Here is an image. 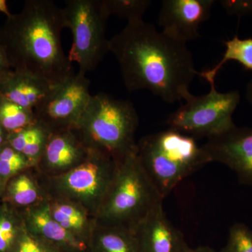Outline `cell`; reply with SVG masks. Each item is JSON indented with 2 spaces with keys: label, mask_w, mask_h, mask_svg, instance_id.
Segmentation results:
<instances>
[{
  "label": "cell",
  "mask_w": 252,
  "mask_h": 252,
  "mask_svg": "<svg viewBox=\"0 0 252 252\" xmlns=\"http://www.w3.org/2000/svg\"><path fill=\"white\" fill-rule=\"evenodd\" d=\"M91 82L78 72L54 86L49 95L34 110L36 122L54 131L75 128L90 102Z\"/></svg>",
  "instance_id": "9c48e42d"
},
{
  "label": "cell",
  "mask_w": 252,
  "mask_h": 252,
  "mask_svg": "<svg viewBox=\"0 0 252 252\" xmlns=\"http://www.w3.org/2000/svg\"><path fill=\"white\" fill-rule=\"evenodd\" d=\"M162 201L141 162L136 146L119 159L112 186L96 215V224L132 230Z\"/></svg>",
  "instance_id": "277c9868"
},
{
  "label": "cell",
  "mask_w": 252,
  "mask_h": 252,
  "mask_svg": "<svg viewBox=\"0 0 252 252\" xmlns=\"http://www.w3.org/2000/svg\"><path fill=\"white\" fill-rule=\"evenodd\" d=\"M20 212L25 226L34 236L77 250L84 248V242L71 234L53 218L49 202H39Z\"/></svg>",
  "instance_id": "9a60e30c"
},
{
  "label": "cell",
  "mask_w": 252,
  "mask_h": 252,
  "mask_svg": "<svg viewBox=\"0 0 252 252\" xmlns=\"http://www.w3.org/2000/svg\"><path fill=\"white\" fill-rule=\"evenodd\" d=\"M34 165L12 147L6 143L0 149V190L1 195L5 186L14 176Z\"/></svg>",
  "instance_id": "603a6c76"
},
{
  "label": "cell",
  "mask_w": 252,
  "mask_h": 252,
  "mask_svg": "<svg viewBox=\"0 0 252 252\" xmlns=\"http://www.w3.org/2000/svg\"><path fill=\"white\" fill-rule=\"evenodd\" d=\"M63 8L51 0H28L0 27V44L11 69L29 73L56 86L74 75L63 51Z\"/></svg>",
  "instance_id": "7a4b0ae2"
},
{
  "label": "cell",
  "mask_w": 252,
  "mask_h": 252,
  "mask_svg": "<svg viewBox=\"0 0 252 252\" xmlns=\"http://www.w3.org/2000/svg\"><path fill=\"white\" fill-rule=\"evenodd\" d=\"M245 98L252 106V80L250 81L247 85L246 91H245Z\"/></svg>",
  "instance_id": "4dcf8cb0"
},
{
  "label": "cell",
  "mask_w": 252,
  "mask_h": 252,
  "mask_svg": "<svg viewBox=\"0 0 252 252\" xmlns=\"http://www.w3.org/2000/svg\"></svg>",
  "instance_id": "836d02e7"
},
{
  "label": "cell",
  "mask_w": 252,
  "mask_h": 252,
  "mask_svg": "<svg viewBox=\"0 0 252 252\" xmlns=\"http://www.w3.org/2000/svg\"><path fill=\"white\" fill-rule=\"evenodd\" d=\"M188 252H220L215 251L213 249L209 247H198L196 248H190Z\"/></svg>",
  "instance_id": "1f68e13d"
},
{
  "label": "cell",
  "mask_w": 252,
  "mask_h": 252,
  "mask_svg": "<svg viewBox=\"0 0 252 252\" xmlns=\"http://www.w3.org/2000/svg\"><path fill=\"white\" fill-rule=\"evenodd\" d=\"M54 86L29 73L12 70L0 84V96L34 111L49 95Z\"/></svg>",
  "instance_id": "5bb4252c"
},
{
  "label": "cell",
  "mask_w": 252,
  "mask_h": 252,
  "mask_svg": "<svg viewBox=\"0 0 252 252\" xmlns=\"http://www.w3.org/2000/svg\"><path fill=\"white\" fill-rule=\"evenodd\" d=\"M119 160L110 154L91 149L81 163L52 177L51 185L57 199L76 204L96 217L115 177Z\"/></svg>",
  "instance_id": "52a82bcc"
},
{
  "label": "cell",
  "mask_w": 252,
  "mask_h": 252,
  "mask_svg": "<svg viewBox=\"0 0 252 252\" xmlns=\"http://www.w3.org/2000/svg\"><path fill=\"white\" fill-rule=\"evenodd\" d=\"M23 223L20 210L0 200V252H12Z\"/></svg>",
  "instance_id": "44dd1931"
},
{
  "label": "cell",
  "mask_w": 252,
  "mask_h": 252,
  "mask_svg": "<svg viewBox=\"0 0 252 252\" xmlns=\"http://www.w3.org/2000/svg\"><path fill=\"white\" fill-rule=\"evenodd\" d=\"M225 51L220 62L212 69L199 72L198 75L209 83H214L219 71L228 61H236L247 70L252 71V38L241 39L238 36L225 41Z\"/></svg>",
  "instance_id": "d6986e66"
},
{
  "label": "cell",
  "mask_w": 252,
  "mask_h": 252,
  "mask_svg": "<svg viewBox=\"0 0 252 252\" xmlns=\"http://www.w3.org/2000/svg\"><path fill=\"white\" fill-rule=\"evenodd\" d=\"M96 226L99 229L97 245L101 252H141L132 230L122 227Z\"/></svg>",
  "instance_id": "ffe728a7"
},
{
  "label": "cell",
  "mask_w": 252,
  "mask_h": 252,
  "mask_svg": "<svg viewBox=\"0 0 252 252\" xmlns=\"http://www.w3.org/2000/svg\"><path fill=\"white\" fill-rule=\"evenodd\" d=\"M63 15L64 28L72 34L69 61L77 63L82 74L94 71L109 52L106 35L109 16L102 0H67Z\"/></svg>",
  "instance_id": "8992f818"
},
{
  "label": "cell",
  "mask_w": 252,
  "mask_h": 252,
  "mask_svg": "<svg viewBox=\"0 0 252 252\" xmlns=\"http://www.w3.org/2000/svg\"><path fill=\"white\" fill-rule=\"evenodd\" d=\"M1 200V190H0V200Z\"/></svg>",
  "instance_id": "d6a6232c"
},
{
  "label": "cell",
  "mask_w": 252,
  "mask_h": 252,
  "mask_svg": "<svg viewBox=\"0 0 252 252\" xmlns=\"http://www.w3.org/2000/svg\"><path fill=\"white\" fill-rule=\"evenodd\" d=\"M137 147L144 168L163 199L182 181L212 162L195 138L171 128L146 136Z\"/></svg>",
  "instance_id": "3957f363"
},
{
  "label": "cell",
  "mask_w": 252,
  "mask_h": 252,
  "mask_svg": "<svg viewBox=\"0 0 252 252\" xmlns=\"http://www.w3.org/2000/svg\"><path fill=\"white\" fill-rule=\"evenodd\" d=\"M28 170L12 177L5 186L1 195V200L19 210L40 202L39 188L32 177L28 173Z\"/></svg>",
  "instance_id": "ac0fdd59"
},
{
  "label": "cell",
  "mask_w": 252,
  "mask_h": 252,
  "mask_svg": "<svg viewBox=\"0 0 252 252\" xmlns=\"http://www.w3.org/2000/svg\"><path fill=\"white\" fill-rule=\"evenodd\" d=\"M109 16H116L127 23L142 20V16L152 4L150 0H102Z\"/></svg>",
  "instance_id": "cb8c5ba5"
},
{
  "label": "cell",
  "mask_w": 252,
  "mask_h": 252,
  "mask_svg": "<svg viewBox=\"0 0 252 252\" xmlns=\"http://www.w3.org/2000/svg\"><path fill=\"white\" fill-rule=\"evenodd\" d=\"M214 0H163L158 16L162 32L185 42L200 37L199 26L210 16Z\"/></svg>",
  "instance_id": "8fae6325"
},
{
  "label": "cell",
  "mask_w": 252,
  "mask_h": 252,
  "mask_svg": "<svg viewBox=\"0 0 252 252\" xmlns=\"http://www.w3.org/2000/svg\"><path fill=\"white\" fill-rule=\"evenodd\" d=\"M36 122L34 111L24 108L0 96V126L14 133Z\"/></svg>",
  "instance_id": "7402d4cb"
},
{
  "label": "cell",
  "mask_w": 252,
  "mask_h": 252,
  "mask_svg": "<svg viewBox=\"0 0 252 252\" xmlns=\"http://www.w3.org/2000/svg\"><path fill=\"white\" fill-rule=\"evenodd\" d=\"M219 2L230 16L239 18L252 16V0H220Z\"/></svg>",
  "instance_id": "4316f807"
},
{
  "label": "cell",
  "mask_w": 252,
  "mask_h": 252,
  "mask_svg": "<svg viewBox=\"0 0 252 252\" xmlns=\"http://www.w3.org/2000/svg\"><path fill=\"white\" fill-rule=\"evenodd\" d=\"M138 123L130 100L99 93L91 97L75 128L89 148L104 151L119 160L137 146Z\"/></svg>",
  "instance_id": "5b68a950"
},
{
  "label": "cell",
  "mask_w": 252,
  "mask_h": 252,
  "mask_svg": "<svg viewBox=\"0 0 252 252\" xmlns=\"http://www.w3.org/2000/svg\"><path fill=\"white\" fill-rule=\"evenodd\" d=\"M12 252H48L39 241V238L32 234L23 223Z\"/></svg>",
  "instance_id": "484cf974"
},
{
  "label": "cell",
  "mask_w": 252,
  "mask_h": 252,
  "mask_svg": "<svg viewBox=\"0 0 252 252\" xmlns=\"http://www.w3.org/2000/svg\"><path fill=\"white\" fill-rule=\"evenodd\" d=\"M0 12L6 15V18H9L12 15L10 12L6 0H0Z\"/></svg>",
  "instance_id": "f546056e"
},
{
  "label": "cell",
  "mask_w": 252,
  "mask_h": 252,
  "mask_svg": "<svg viewBox=\"0 0 252 252\" xmlns=\"http://www.w3.org/2000/svg\"><path fill=\"white\" fill-rule=\"evenodd\" d=\"M210 91L202 96H190L168 117L167 124L173 129L196 138L210 139L223 133L235 125L233 114L240 101L238 91L220 93L215 83Z\"/></svg>",
  "instance_id": "ba28073f"
},
{
  "label": "cell",
  "mask_w": 252,
  "mask_h": 252,
  "mask_svg": "<svg viewBox=\"0 0 252 252\" xmlns=\"http://www.w3.org/2000/svg\"><path fill=\"white\" fill-rule=\"evenodd\" d=\"M220 252H252V230L243 223L230 227L226 245Z\"/></svg>",
  "instance_id": "d4e9b609"
},
{
  "label": "cell",
  "mask_w": 252,
  "mask_h": 252,
  "mask_svg": "<svg viewBox=\"0 0 252 252\" xmlns=\"http://www.w3.org/2000/svg\"><path fill=\"white\" fill-rule=\"evenodd\" d=\"M49 204L51 216L63 228L82 241V238L94 229L85 210L67 200L56 199Z\"/></svg>",
  "instance_id": "e0dca14e"
},
{
  "label": "cell",
  "mask_w": 252,
  "mask_h": 252,
  "mask_svg": "<svg viewBox=\"0 0 252 252\" xmlns=\"http://www.w3.org/2000/svg\"><path fill=\"white\" fill-rule=\"evenodd\" d=\"M12 70L4 47L0 44V84Z\"/></svg>",
  "instance_id": "83f0119b"
},
{
  "label": "cell",
  "mask_w": 252,
  "mask_h": 252,
  "mask_svg": "<svg viewBox=\"0 0 252 252\" xmlns=\"http://www.w3.org/2000/svg\"><path fill=\"white\" fill-rule=\"evenodd\" d=\"M141 252H188L190 248L158 204L132 230Z\"/></svg>",
  "instance_id": "7c38bea8"
},
{
  "label": "cell",
  "mask_w": 252,
  "mask_h": 252,
  "mask_svg": "<svg viewBox=\"0 0 252 252\" xmlns=\"http://www.w3.org/2000/svg\"><path fill=\"white\" fill-rule=\"evenodd\" d=\"M204 148L212 162L224 164L235 172L239 182L252 188V128L235 125L209 139Z\"/></svg>",
  "instance_id": "30bf717a"
},
{
  "label": "cell",
  "mask_w": 252,
  "mask_h": 252,
  "mask_svg": "<svg viewBox=\"0 0 252 252\" xmlns=\"http://www.w3.org/2000/svg\"><path fill=\"white\" fill-rule=\"evenodd\" d=\"M9 134L0 126V149L8 143V137Z\"/></svg>",
  "instance_id": "f1b7e54d"
},
{
  "label": "cell",
  "mask_w": 252,
  "mask_h": 252,
  "mask_svg": "<svg viewBox=\"0 0 252 252\" xmlns=\"http://www.w3.org/2000/svg\"><path fill=\"white\" fill-rule=\"evenodd\" d=\"M51 134L48 127L36 122L23 130L9 134L8 144L36 166Z\"/></svg>",
  "instance_id": "2e32d148"
},
{
  "label": "cell",
  "mask_w": 252,
  "mask_h": 252,
  "mask_svg": "<svg viewBox=\"0 0 252 252\" xmlns=\"http://www.w3.org/2000/svg\"><path fill=\"white\" fill-rule=\"evenodd\" d=\"M90 150L76 128L54 131L36 165L53 177L62 175L84 161Z\"/></svg>",
  "instance_id": "4fadbf2b"
},
{
  "label": "cell",
  "mask_w": 252,
  "mask_h": 252,
  "mask_svg": "<svg viewBox=\"0 0 252 252\" xmlns=\"http://www.w3.org/2000/svg\"><path fill=\"white\" fill-rule=\"evenodd\" d=\"M129 92L150 91L167 103L187 100L198 72L187 44L176 40L143 20L127 23L109 39Z\"/></svg>",
  "instance_id": "6da1fadb"
}]
</instances>
